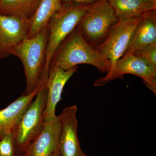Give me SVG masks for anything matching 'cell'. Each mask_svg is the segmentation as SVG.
<instances>
[{
	"label": "cell",
	"instance_id": "9c48e42d",
	"mask_svg": "<svg viewBox=\"0 0 156 156\" xmlns=\"http://www.w3.org/2000/svg\"><path fill=\"white\" fill-rule=\"evenodd\" d=\"M77 107L75 105L65 108L58 116L61 126L58 142L60 156H81L83 151L77 135Z\"/></svg>",
	"mask_w": 156,
	"mask_h": 156
},
{
	"label": "cell",
	"instance_id": "8fae6325",
	"mask_svg": "<svg viewBox=\"0 0 156 156\" xmlns=\"http://www.w3.org/2000/svg\"><path fill=\"white\" fill-rule=\"evenodd\" d=\"M78 68V66H76L66 70L53 65H50L46 83L48 96L44 112L45 119L56 115V105L61 100L65 85L72 76L76 72Z\"/></svg>",
	"mask_w": 156,
	"mask_h": 156
},
{
	"label": "cell",
	"instance_id": "603a6c76",
	"mask_svg": "<svg viewBox=\"0 0 156 156\" xmlns=\"http://www.w3.org/2000/svg\"><path fill=\"white\" fill-rule=\"evenodd\" d=\"M54 156H59V155H55Z\"/></svg>",
	"mask_w": 156,
	"mask_h": 156
},
{
	"label": "cell",
	"instance_id": "d6986e66",
	"mask_svg": "<svg viewBox=\"0 0 156 156\" xmlns=\"http://www.w3.org/2000/svg\"><path fill=\"white\" fill-rule=\"evenodd\" d=\"M100 0H61L62 4H73L83 6H89Z\"/></svg>",
	"mask_w": 156,
	"mask_h": 156
},
{
	"label": "cell",
	"instance_id": "8992f818",
	"mask_svg": "<svg viewBox=\"0 0 156 156\" xmlns=\"http://www.w3.org/2000/svg\"><path fill=\"white\" fill-rule=\"evenodd\" d=\"M142 19V16L119 20L105 40L95 48L110 62V69L108 73L113 69L117 61L122 57L132 35Z\"/></svg>",
	"mask_w": 156,
	"mask_h": 156
},
{
	"label": "cell",
	"instance_id": "2e32d148",
	"mask_svg": "<svg viewBox=\"0 0 156 156\" xmlns=\"http://www.w3.org/2000/svg\"><path fill=\"white\" fill-rule=\"evenodd\" d=\"M42 0H0V14L30 20Z\"/></svg>",
	"mask_w": 156,
	"mask_h": 156
},
{
	"label": "cell",
	"instance_id": "5bb4252c",
	"mask_svg": "<svg viewBox=\"0 0 156 156\" xmlns=\"http://www.w3.org/2000/svg\"><path fill=\"white\" fill-rule=\"evenodd\" d=\"M119 20L141 17L151 10H156V2L146 0H106Z\"/></svg>",
	"mask_w": 156,
	"mask_h": 156
},
{
	"label": "cell",
	"instance_id": "9a60e30c",
	"mask_svg": "<svg viewBox=\"0 0 156 156\" xmlns=\"http://www.w3.org/2000/svg\"><path fill=\"white\" fill-rule=\"evenodd\" d=\"M62 6L61 0H42L36 12L30 20L28 38L34 36L45 28Z\"/></svg>",
	"mask_w": 156,
	"mask_h": 156
},
{
	"label": "cell",
	"instance_id": "e0dca14e",
	"mask_svg": "<svg viewBox=\"0 0 156 156\" xmlns=\"http://www.w3.org/2000/svg\"><path fill=\"white\" fill-rule=\"evenodd\" d=\"M132 54L144 59L156 68V44L140 48Z\"/></svg>",
	"mask_w": 156,
	"mask_h": 156
},
{
	"label": "cell",
	"instance_id": "ba28073f",
	"mask_svg": "<svg viewBox=\"0 0 156 156\" xmlns=\"http://www.w3.org/2000/svg\"><path fill=\"white\" fill-rule=\"evenodd\" d=\"M30 20L0 14V59L11 55L12 49L28 38Z\"/></svg>",
	"mask_w": 156,
	"mask_h": 156
},
{
	"label": "cell",
	"instance_id": "3957f363",
	"mask_svg": "<svg viewBox=\"0 0 156 156\" xmlns=\"http://www.w3.org/2000/svg\"><path fill=\"white\" fill-rule=\"evenodd\" d=\"M47 96L46 83L41 87L35 99L31 103L19 123L12 130L15 156L25 153L43 130L46 122L44 112Z\"/></svg>",
	"mask_w": 156,
	"mask_h": 156
},
{
	"label": "cell",
	"instance_id": "6da1fadb",
	"mask_svg": "<svg viewBox=\"0 0 156 156\" xmlns=\"http://www.w3.org/2000/svg\"><path fill=\"white\" fill-rule=\"evenodd\" d=\"M49 36L48 27L34 36L26 38L12 49L11 55L22 62L26 78L24 94H30L47 83L46 51Z\"/></svg>",
	"mask_w": 156,
	"mask_h": 156
},
{
	"label": "cell",
	"instance_id": "ac0fdd59",
	"mask_svg": "<svg viewBox=\"0 0 156 156\" xmlns=\"http://www.w3.org/2000/svg\"><path fill=\"white\" fill-rule=\"evenodd\" d=\"M0 156H16L12 131L7 133L0 139Z\"/></svg>",
	"mask_w": 156,
	"mask_h": 156
},
{
	"label": "cell",
	"instance_id": "44dd1931",
	"mask_svg": "<svg viewBox=\"0 0 156 156\" xmlns=\"http://www.w3.org/2000/svg\"><path fill=\"white\" fill-rule=\"evenodd\" d=\"M146 1H150L152 2H156V0H146Z\"/></svg>",
	"mask_w": 156,
	"mask_h": 156
},
{
	"label": "cell",
	"instance_id": "277c9868",
	"mask_svg": "<svg viewBox=\"0 0 156 156\" xmlns=\"http://www.w3.org/2000/svg\"><path fill=\"white\" fill-rule=\"evenodd\" d=\"M90 6L63 4L50 19L47 26L49 36L46 51V71L48 75L50 62L55 52L77 27Z\"/></svg>",
	"mask_w": 156,
	"mask_h": 156
},
{
	"label": "cell",
	"instance_id": "7402d4cb",
	"mask_svg": "<svg viewBox=\"0 0 156 156\" xmlns=\"http://www.w3.org/2000/svg\"><path fill=\"white\" fill-rule=\"evenodd\" d=\"M19 156H27L26 154L25 153Z\"/></svg>",
	"mask_w": 156,
	"mask_h": 156
},
{
	"label": "cell",
	"instance_id": "7c38bea8",
	"mask_svg": "<svg viewBox=\"0 0 156 156\" xmlns=\"http://www.w3.org/2000/svg\"><path fill=\"white\" fill-rule=\"evenodd\" d=\"M43 86L30 94L23 93L9 106L0 110V139L17 126Z\"/></svg>",
	"mask_w": 156,
	"mask_h": 156
},
{
	"label": "cell",
	"instance_id": "52a82bcc",
	"mask_svg": "<svg viewBox=\"0 0 156 156\" xmlns=\"http://www.w3.org/2000/svg\"><path fill=\"white\" fill-rule=\"evenodd\" d=\"M132 74L142 78L144 83L156 94V68L140 57L133 54L124 55L115 65L113 69L106 76L95 81V87H101L110 81L122 79L126 74Z\"/></svg>",
	"mask_w": 156,
	"mask_h": 156
},
{
	"label": "cell",
	"instance_id": "30bf717a",
	"mask_svg": "<svg viewBox=\"0 0 156 156\" xmlns=\"http://www.w3.org/2000/svg\"><path fill=\"white\" fill-rule=\"evenodd\" d=\"M60 131L61 126L58 116H54L46 119L41 134L25 153L27 156L59 155L58 142Z\"/></svg>",
	"mask_w": 156,
	"mask_h": 156
},
{
	"label": "cell",
	"instance_id": "7a4b0ae2",
	"mask_svg": "<svg viewBox=\"0 0 156 156\" xmlns=\"http://www.w3.org/2000/svg\"><path fill=\"white\" fill-rule=\"evenodd\" d=\"M81 64L91 65L101 72H108L111 62L89 44L77 26L58 47L50 64L68 70Z\"/></svg>",
	"mask_w": 156,
	"mask_h": 156
},
{
	"label": "cell",
	"instance_id": "5b68a950",
	"mask_svg": "<svg viewBox=\"0 0 156 156\" xmlns=\"http://www.w3.org/2000/svg\"><path fill=\"white\" fill-rule=\"evenodd\" d=\"M119 20L106 0L89 7L77 25L87 42L95 48L105 40Z\"/></svg>",
	"mask_w": 156,
	"mask_h": 156
},
{
	"label": "cell",
	"instance_id": "4fadbf2b",
	"mask_svg": "<svg viewBox=\"0 0 156 156\" xmlns=\"http://www.w3.org/2000/svg\"><path fill=\"white\" fill-rule=\"evenodd\" d=\"M154 44H156V10H151L143 15L123 56Z\"/></svg>",
	"mask_w": 156,
	"mask_h": 156
},
{
	"label": "cell",
	"instance_id": "ffe728a7",
	"mask_svg": "<svg viewBox=\"0 0 156 156\" xmlns=\"http://www.w3.org/2000/svg\"><path fill=\"white\" fill-rule=\"evenodd\" d=\"M81 156H89L87 155V154H86L84 153L83 152H82V154H81Z\"/></svg>",
	"mask_w": 156,
	"mask_h": 156
}]
</instances>
